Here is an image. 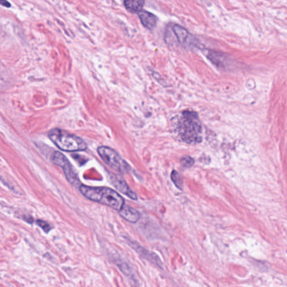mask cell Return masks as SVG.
I'll use <instances>...</instances> for the list:
<instances>
[{"label": "cell", "instance_id": "1", "mask_svg": "<svg viewBox=\"0 0 287 287\" xmlns=\"http://www.w3.org/2000/svg\"><path fill=\"white\" fill-rule=\"evenodd\" d=\"M176 132L179 139L189 144H197L201 142L202 126L197 112H182L176 123Z\"/></svg>", "mask_w": 287, "mask_h": 287}, {"label": "cell", "instance_id": "2", "mask_svg": "<svg viewBox=\"0 0 287 287\" xmlns=\"http://www.w3.org/2000/svg\"><path fill=\"white\" fill-rule=\"evenodd\" d=\"M79 191L84 197L94 202L120 211L125 205V200L116 191L108 187H90L80 185Z\"/></svg>", "mask_w": 287, "mask_h": 287}, {"label": "cell", "instance_id": "3", "mask_svg": "<svg viewBox=\"0 0 287 287\" xmlns=\"http://www.w3.org/2000/svg\"><path fill=\"white\" fill-rule=\"evenodd\" d=\"M48 137L55 145L63 151H84L87 148L86 142L82 138L58 128L50 131Z\"/></svg>", "mask_w": 287, "mask_h": 287}, {"label": "cell", "instance_id": "4", "mask_svg": "<svg viewBox=\"0 0 287 287\" xmlns=\"http://www.w3.org/2000/svg\"><path fill=\"white\" fill-rule=\"evenodd\" d=\"M98 154L104 162L115 171L124 174L130 170L129 164L112 148L101 146L98 148Z\"/></svg>", "mask_w": 287, "mask_h": 287}, {"label": "cell", "instance_id": "5", "mask_svg": "<svg viewBox=\"0 0 287 287\" xmlns=\"http://www.w3.org/2000/svg\"><path fill=\"white\" fill-rule=\"evenodd\" d=\"M51 160L52 163L60 167L63 170L66 180L69 182L70 184H73L74 186H79V187L81 185L79 177L73 170L72 164L63 154H61L59 152H54L51 157Z\"/></svg>", "mask_w": 287, "mask_h": 287}, {"label": "cell", "instance_id": "6", "mask_svg": "<svg viewBox=\"0 0 287 287\" xmlns=\"http://www.w3.org/2000/svg\"><path fill=\"white\" fill-rule=\"evenodd\" d=\"M174 36L182 46L185 48H195L199 47V41L191 35L185 28L182 27L178 24H172L171 27Z\"/></svg>", "mask_w": 287, "mask_h": 287}, {"label": "cell", "instance_id": "7", "mask_svg": "<svg viewBox=\"0 0 287 287\" xmlns=\"http://www.w3.org/2000/svg\"><path fill=\"white\" fill-rule=\"evenodd\" d=\"M110 182L117 189V191L124 194L132 199H135V200L137 199L136 194L131 190V188L128 186V184L126 183L123 178H121V176L112 175L110 176Z\"/></svg>", "mask_w": 287, "mask_h": 287}, {"label": "cell", "instance_id": "8", "mask_svg": "<svg viewBox=\"0 0 287 287\" xmlns=\"http://www.w3.org/2000/svg\"><path fill=\"white\" fill-rule=\"evenodd\" d=\"M206 58L218 67H226L227 64V57L226 55L222 54L221 52H216L212 50H207L206 53Z\"/></svg>", "mask_w": 287, "mask_h": 287}, {"label": "cell", "instance_id": "9", "mask_svg": "<svg viewBox=\"0 0 287 287\" xmlns=\"http://www.w3.org/2000/svg\"><path fill=\"white\" fill-rule=\"evenodd\" d=\"M120 216L121 218H124L125 220L132 223H135L139 221L140 213L135 208H132L129 206H125L119 211Z\"/></svg>", "mask_w": 287, "mask_h": 287}, {"label": "cell", "instance_id": "10", "mask_svg": "<svg viewBox=\"0 0 287 287\" xmlns=\"http://www.w3.org/2000/svg\"><path fill=\"white\" fill-rule=\"evenodd\" d=\"M138 17L142 25L148 30H153L157 25V18L152 13L142 10L138 13Z\"/></svg>", "mask_w": 287, "mask_h": 287}, {"label": "cell", "instance_id": "11", "mask_svg": "<svg viewBox=\"0 0 287 287\" xmlns=\"http://www.w3.org/2000/svg\"><path fill=\"white\" fill-rule=\"evenodd\" d=\"M144 3V0H124L126 9L132 14L142 11Z\"/></svg>", "mask_w": 287, "mask_h": 287}, {"label": "cell", "instance_id": "12", "mask_svg": "<svg viewBox=\"0 0 287 287\" xmlns=\"http://www.w3.org/2000/svg\"><path fill=\"white\" fill-rule=\"evenodd\" d=\"M171 178H172L173 183L176 184V187L178 188L179 190H181L182 188H183V180H182L180 175L176 170H174L172 174H171Z\"/></svg>", "mask_w": 287, "mask_h": 287}, {"label": "cell", "instance_id": "13", "mask_svg": "<svg viewBox=\"0 0 287 287\" xmlns=\"http://www.w3.org/2000/svg\"><path fill=\"white\" fill-rule=\"evenodd\" d=\"M180 163L185 168H190L194 164V159L191 157H184L180 161Z\"/></svg>", "mask_w": 287, "mask_h": 287}, {"label": "cell", "instance_id": "14", "mask_svg": "<svg viewBox=\"0 0 287 287\" xmlns=\"http://www.w3.org/2000/svg\"><path fill=\"white\" fill-rule=\"evenodd\" d=\"M37 223L39 227L43 228V231L45 232V233H48L49 231L52 229L51 226H50L47 222H45V221H42V220H38V221H37Z\"/></svg>", "mask_w": 287, "mask_h": 287}, {"label": "cell", "instance_id": "15", "mask_svg": "<svg viewBox=\"0 0 287 287\" xmlns=\"http://www.w3.org/2000/svg\"><path fill=\"white\" fill-rule=\"evenodd\" d=\"M1 4H2L3 6L8 7V8L11 6V4H10L7 0H1Z\"/></svg>", "mask_w": 287, "mask_h": 287}]
</instances>
